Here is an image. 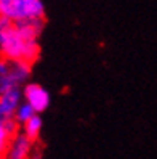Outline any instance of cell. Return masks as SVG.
<instances>
[{
	"instance_id": "obj_1",
	"label": "cell",
	"mask_w": 157,
	"mask_h": 159,
	"mask_svg": "<svg viewBox=\"0 0 157 159\" xmlns=\"http://www.w3.org/2000/svg\"><path fill=\"white\" fill-rule=\"evenodd\" d=\"M43 31V20L11 23L0 35V53L5 60L26 61L32 64L40 55L39 37Z\"/></svg>"
},
{
	"instance_id": "obj_2",
	"label": "cell",
	"mask_w": 157,
	"mask_h": 159,
	"mask_svg": "<svg viewBox=\"0 0 157 159\" xmlns=\"http://www.w3.org/2000/svg\"><path fill=\"white\" fill-rule=\"evenodd\" d=\"M0 16L13 23L43 20L45 5L42 0H0Z\"/></svg>"
},
{
	"instance_id": "obj_3",
	"label": "cell",
	"mask_w": 157,
	"mask_h": 159,
	"mask_svg": "<svg viewBox=\"0 0 157 159\" xmlns=\"http://www.w3.org/2000/svg\"><path fill=\"white\" fill-rule=\"evenodd\" d=\"M31 77V64L26 61L0 60V95L3 92L20 87Z\"/></svg>"
},
{
	"instance_id": "obj_4",
	"label": "cell",
	"mask_w": 157,
	"mask_h": 159,
	"mask_svg": "<svg viewBox=\"0 0 157 159\" xmlns=\"http://www.w3.org/2000/svg\"><path fill=\"white\" fill-rule=\"evenodd\" d=\"M23 98L35 109L37 114L47 111L51 103L50 92L40 84H26L23 89Z\"/></svg>"
},
{
	"instance_id": "obj_5",
	"label": "cell",
	"mask_w": 157,
	"mask_h": 159,
	"mask_svg": "<svg viewBox=\"0 0 157 159\" xmlns=\"http://www.w3.org/2000/svg\"><path fill=\"white\" fill-rule=\"evenodd\" d=\"M34 142L24 134H16L7 148V159H29L32 154Z\"/></svg>"
},
{
	"instance_id": "obj_6",
	"label": "cell",
	"mask_w": 157,
	"mask_h": 159,
	"mask_svg": "<svg viewBox=\"0 0 157 159\" xmlns=\"http://www.w3.org/2000/svg\"><path fill=\"white\" fill-rule=\"evenodd\" d=\"M23 90L20 87H15L3 92L0 95V119H8V117H15V113L18 106L23 101Z\"/></svg>"
},
{
	"instance_id": "obj_7",
	"label": "cell",
	"mask_w": 157,
	"mask_h": 159,
	"mask_svg": "<svg viewBox=\"0 0 157 159\" xmlns=\"http://www.w3.org/2000/svg\"><path fill=\"white\" fill-rule=\"evenodd\" d=\"M42 125H43L42 117L39 114H34L29 120H26V122L23 124V127H24V132L23 134L26 137H29L32 142H35V140L39 138L40 132H42Z\"/></svg>"
},
{
	"instance_id": "obj_8",
	"label": "cell",
	"mask_w": 157,
	"mask_h": 159,
	"mask_svg": "<svg viewBox=\"0 0 157 159\" xmlns=\"http://www.w3.org/2000/svg\"><path fill=\"white\" fill-rule=\"evenodd\" d=\"M34 114H37V113H35V109L29 105V103H27V101H21V105L18 106L16 113H15V119H16L18 124H24L26 120H29Z\"/></svg>"
},
{
	"instance_id": "obj_9",
	"label": "cell",
	"mask_w": 157,
	"mask_h": 159,
	"mask_svg": "<svg viewBox=\"0 0 157 159\" xmlns=\"http://www.w3.org/2000/svg\"><path fill=\"white\" fill-rule=\"evenodd\" d=\"M13 137L15 135H11L10 132H8V129L5 127L3 120L0 119V154L7 151V148H8V145H10Z\"/></svg>"
},
{
	"instance_id": "obj_10",
	"label": "cell",
	"mask_w": 157,
	"mask_h": 159,
	"mask_svg": "<svg viewBox=\"0 0 157 159\" xmlns=\"http://www.w3.org/2000/svg\"><path fill=\"white\" fill-rule=\"evenodd\" d=\"M31 159H43V156H42L40 151H35V153L31 154Z\"/></svg>"
}]
</instances>
